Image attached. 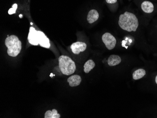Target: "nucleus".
I'll use <instances>...</instances> for the list:
<instances>
[{
    "label": "nucleus",
    "mask_w": 157,
    "mask_h": 118,
    "mask_svg": "<svg viewBox=\"0 0 157 118\" xmlns=\"http://www.w3.org/2000/svg\"><path fill=\"white\" fill-rule=\"evenodd\" d=\"M118 24L121 29L129 32L136 31L139 25L136 16L128 11L120 16Z\"/></svg>",
    "instance_id": "obj_1"
},
{
    "label": "nucleus",
    "mask_w": 157,
    "mask_h": 118,
    "mask_svg": "<svg viewBox=\"0 0 157 118\" xmlns=\"http://www.w3.org/2000/svg\"><path fill=\"white\" fill-rule=\"evenodd\" d=\"M5 44L8 48L7 53L12 57H17L21 51V42L17 36L11 35L5 39Z\"/></svg>",
    "instance_id": "obj_2"
},
{
    "label": "nucleus",
    "mask_w": 157,
    "mask_h": 118,
    "mask_svg": "<svg viewBox=\"0 0 157 118\" xmlns=\"http://www.w3.org/2000/svg\"><path fill=\"white\" fill-rule=\"evenodd\" d=\"M59 67L63 74L70 75L75 72L76 67L75 62L70 57L62 55L59 59Z\"/></svg>",
    "instance_id": "obj_3"
},
{
    "label": "nucleus",
    "mask_w": 157,
    "mask_h": 118,
    "mask_svg": "<svg viewBox=\"0 0 157 118\" xmlns=\"http://www.w3.org/2000/svg\"><path fill=\"white\" fill-rule=\"evenodd\" d=\"M102 39L108 50H112L115 48L116 44V38L111 33L106 32L102 36Z\"/></svg>",
    "instance_id": "obj_4"
},
{
    "label": "nucleus",
    "mask_w": 157,
    "mask_h": 118,
    "mask_svg": "<svg viewBox=\"0 0 157 118\" xmlns=\"http://www.w3.org/2000/svg\"><path fill=\"white\" fill-rule=\"evenodd\" d=\"M87 48V44L83 42L77 41L72 44L71 46V48L73 53L76 55H78L82 52L84 51Z\"/></svg>",
    "instance_id": "obj_5"
},
{
    "label": "nucleus",
    "mask_w": 157,
    "mask_h": 118,
    "mask_svg": "<svg viewBox=\"0 0 157 118\" xmlns=\"http://www.w3.org/2000/svg\"><path fill=\"white\" fill-rule=\"evenodd\" d=\"M38 41L39 44L42 47L48 48L51 47L49 39L47 37L45 34L41 31H37Z\"/></svg>",
    "instance_id": "obj_6"
},
{
    "label": "nucleus",
    "mask_w": 157,
    "mask_h": 118,
    "mask_svg": "<svg viewBox=\"0 0 157 118\" xmlns=\"http://www.w3.org/2000/svg\"><path fill=\"white\" fill-rule=\"evenodd\" d=\"M28 40L29 43L33 45L37 46L39 45L38 41L37 31L33 27H31L29 32L28 34Z\"/></svg>",
    "instance_id": "obj_7"
},
{
    "label": "nucleus",
    "mask_w": 157,
    "mask_h": 118,
    "mask_svg": "<svg viewBox=\"0 0 157 118\" xmlns=\"http://www.w3.org/2000/svg\"><path fill=\"white\" fill-rule=\"evenodd\" d=\"M82 79L80 76L78 75H74L71 76L67 79V82L69 83L70 86L71 87H76L80 85Z\"/></svg>",
    "instance_id": "obj_8"
},
{
    "label": "nucleus",
    "mask_w": 157,
    "mask_h": 118,
    "mask_svg": "<svg viewBox=\"0 0 157 118\" xmlns=\"http://www.w3.org/2000/svg\"><path fill=\"white\" fill-rule=\"evenodd\" d=\"M99 17V13L97 10H91L88 13L87 20L89 23H93L98 20Z\"/></svg>",
    "instance_id": "obj_9"
},
{
    "label": "nucleus",
    "mask_w": 157,
    "mask_h": 118,
    "mask_svg": "<svg viewBox=\"0 0 157 118\" xmlns=\"http://www.w3.org/2000/svg\"><path fill=\"white\" fill-rule=\"evenodd\" d=\"M121 61V59L120 56L116 55H112L108 58L107 63L110 67H113L120 64Z\"/></svg>",
    "instance_id": "obj_10"
},
{
    "label": "nucleus",
    "mask_w": 157,
    "mask_h": 118,
    "mask_svg": "<svg viewBox=\"0 0 157 118\" xmlns=\"http://www.w3.org/2000/svg\"><path fill=\"white\" fill-rule=\"evenodd\" d=\"M141 8L145 13H151L154 10V6L150 2L144 1L141 4Z\"/></svg>",
    "instance_id": "obj_11"
},
{
    "label": "nucleus",
    "mask_w": 157,
    "mask_h": 118,
    "mask_svg": "<svg viewBox=\"0 0 157 118\" xmlns=\"http://www.w3.org/2000/svg\"><path fill=\"white\" fill-rule=\"evenodd\" d=\"M146 74V72L143 69H139L133 73V78L134 80H138L144 77Z\"/></svg>",
    "instance_id": "obj_12"
},
{
    "label": "nucleus",
    "mask_w": 157,
    "mask_h": 118,
    "mask_svg": "<svg viewBox=\"0 0 157 118\" xmlns=\"http://www.w3.org/2000/svg\"><path fill=\"white\" fill-rule=\"evenodd\" d=\"M95 63L92 60H89L84 65V71L86 74H88L95 67Z\"/></svg>",
    "instance_id": "obj_13"
},
{
    "label": "nucleus",
    "mask_w": 157,
    "mask_h": 118,
    "mask_svg": "<svg viewBox=\"0 0 157 118\" xmlns=\"http://www.w3.org/2000/svg\"><path fill=\"white\" fill-rule=\"evenodd\" d=\"M45 118H60V115L58 113V111L56 109H53L52 111L48 110L45 113Z\"/></svg>",
    "instance_id": "obj_14"
},
{
    "label": "nucleus",
    "mask_w": 157,
    "mask_h": 118,
    "mask_svg": "<svg viewBox=\"0 0 157 118\" xmlns=\"http://www.w3.org/2000/svg\"><path fill=\"white\" fill-rule=\"evenodd\" d=\"M17 4H14L12 5V8L9 10V14L12 15L16 13V10L17 9Z\"/></svg>",
    "instance_id": "obj_15"
},
{
    "label": "nucleus",
    "mask_w": 157,
    "mask_h": 118,
    "mask_svg": "<svg viewBox=\"0 0 157 118\" xmlns=\"http://www.w3.org/2000/svg\"><path fill=\"white\" fill-rule=\"evenodd\" d=\"M117 0H106L107 3L109 4H113L117 2Z\"/></svg>",
    "instance_id": "obj_16"
},
{
    "label": "nucleus",
    "mask_w": 157,
    "mask_h": 118,
    "mask_svg": "<svg viewBox=\"0 0 157 118\" xmlns=\"http://www.w3.org/2000/svg\"><path fill=\"white\" fill-rule=\"evenodd\" d=\"M155 82L157 84V75L156 76V78H155Z\"/></svg>",
    "instance_id": "obj_17"
},
{
    "label": "nucleus",
    "mask_w": 157,
    "mask_h": 118,
    "mask_svg": "<svg viewBox=\"0 0 157 118\" xmlns=\"http://www.w3.org/2000/svg\"><path fill=\"white\" fill-rule=\"evenodd\" d=\"M23 15H22L20 14L19 15V17H20V18H22V17Z\"/></svg>",
    "instance_id": "obj_18"
},
{
    "label": "nucleus",
    "mask_w": 157,
    "mask_h": 118,
    "mask_svg": "<svg viewBox=\"0 0 157 118\" xmlns=\"http://www.w3.org/2000/svg\"><path fill=\"white\" fill-rule=\"evenodd\" d=\"M31 25H33L32 23H31Z\"/></svg>",
    "instance_id": "obj_19"
}]
</instances>
